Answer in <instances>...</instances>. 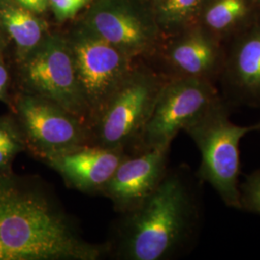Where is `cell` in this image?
I'll return each instance as SVG.
<instances>
[{
	"instance_id": "obj_1",
	"label": "cell",
	"mask_w": 260,
	"mask_h": 260,
	"mask_svg": "<svg viewBox=\"0 0 260 260\" xmlns=\"http://www.w3.org/2000/svg\"><path fill=\"white\" fill-rule=\"evenodd\" d=\"M106 244L84 238L42 178L0 177V260H99Z\"/></svg>"
},
{
	"instance_id": "obj_2",
	"label": "cell",
	"mask_w": 260,
	"mask_h": 260,
	"mask_svg": "<svg viewBox=\"0 0 260 260\" xmlns=\"http://www.w3.org/2000/svg\"><path fill=\"white\" fill-rule=\"evenodd\" d=\"M199 188L183 168L168 170L139 205L121 213L108 255L121 260H167L192 248L203 218Z\"/></svg>"
},
{
	"instance_id": "obj_3",
	"label": "cell",
	"mask_w": 260,
	"mask_h": 260,
	"mask_svg": "<svg viewBox=\"0 0 260 260\" xmlns=\"http://www.w3.org/2000/svg\"><path fill=\"white\" fill-rule=\"evenodd\" d=\"M230 107L221 95L183 131L193 140L201 153L196 177L211 186L228 207L240 210L239 146L243 137L260 130V122L238 125L231 120Z\"/></svg>"
},
{
	"instance_id": "obj_4",
	"label": "cell",
	"mask_w": 260,
	"mask_h": 260,
	"mask_svg": "<svg viewBox=\"0 0 260 260\" xmlns=\"http://www.w3.org/2000/svg\"><path fill=\"white\" fill-rule=\"evenodd\" d=\"M165 80L146 69L133 68L89 124L90 145L134 153Z\"/></svg>"
},
{
	"instance_id": "obj_5",
	"label": "cell",
	"mask_w": 260,
	"mask_h": 260,
	"mask_svg": "<svg viewBox=\"0 0 260 260\" xmlns=\"http://www.w3.org/2000/svg\"><path fill=\"white\" fill-rule=\"evenodd\" d=\"M19 90L63 107L87 126L90 113L75 72L68 38L48 34L17 63Z\"/></svg>"
},
{
	"instance_id": "obj_6",
	"label": "cell",
	"mask_w": 260,
	"mask_h": 260,
	"mask_svg": "<svg viewBox=\"0 0 260 260\" xmlns=\"http://www.w3.org/2000/svg\"><path fill=\"white\" fill-rule=\"evenodd\" d=\"M9 110L19 123L26 151L42 162L90 145L87 124L48 100L18 91Z\"/></svg>"
},
{
	"instance_id": "obj_7",
	"label": "cell",
	"mask_w": 260,
	"mask_h": 260,
	"mask_svg": "<svg viewBox=\"0 0 260 260\" xmlns=\"http://www.w3.org/2000/svg\"><path fill=\"white\" fill-rule=\"evenodd\" d=\"M67 38L89 108L90 124L132 72L133 59L84 25Z\"/></svg>"
},
{
	"instance_id": "obj_8",
	"label": "cell",
	"mask_w": 260,
	"mask_h": 260,
	"mask_svg": "<svg viewBox=\"0 0 260 260\" xmlns=\"http://www.w3.org/2000/svg\"><path fill=\"white\" fill-rule=\"evenodd\" d=\"M220 96L214 82L208 80L191 77L166 79L134 153L171 147L177 134Z\"/></svg>"
},
{
	"instance_id": "obj_9",
	"label": "cell",
	"mask_w": 260,
	"mask_h": 260,
	"mask_svg": "<svg viewBox=\"0 0 260 260\" xmlns=\"http://www.w3.org/2000/svg\"><path fill=\"white\" fill-rule=\"evenodd\" d=\"M83 25L132 59L151 52L157 44L155 16L137 0H95Z\"/></svg>"
},
{
	"instance_id": "obj_10",
	"label": "cell",
	"mask_w": 260,
	"mask_h": 260,
	"mask_svg": "<svg viewBox=\"0 0 260 260\" xmlns=\"http://www.w3.org/2000/svg\"><path fill=\"white\" fill-rule=\"evenodd\" d=\"M171 147H160L128 154L116 169L101 195L116 211L127 212L139 205L167 174Z\"/></svg>"
},
{
	"instance_id": "obj_11",
	"label": "cell",
	"mask_w": 260,
	"mask_h": 260,
	"mask_svg": "<svg viewBox=\"0 0 260 260\" xmlns=\"http://www.w3.org/2000/svg\"><path fill=\"white\" fill-rule=\"evenodd\" d=\"M230 105L260 107V23L238 32L224 49L220 75Z\"/></svg>"
},
{
	"instance_id": "obj_12",
	"label": "cell",
	"mask_w": 260,
	"mask_h": 260,
	"mask_svg": "<svg viewBox=\"0 0 260 260\" xmlns=\"http://www.w3.org/2000/svg\"><path fill=\"white\" fill-rule=\"evenodd\" d=\"M129 153L121 149L87 145L53 157L44 163L54 170L67 185L86 194H100L116 169Z\"/></svg>"
},
{
	"instance_id": "obj_13",
	"label": "cell",
	"mask_w": 260,
	"mask_h": 260,
	"mask_svg": "<svg viewBox=\"0 0 260 260\" xmlns=\"http://www.w3.org/2000/svg\"><path fill=\"white\" fill-rule=\"evenodd\" d=\"M164 59L173 76L205 79L214 82L223 69L224 48L221 42L205 28L192 26L172 42L164 52Z\"/></svg>"
},
{
	"instance_id": "obj_14",
	"label": "cell",
	"mask_w": 260,
	"mask_h": 260,
	"mask_svg": "<svg viewBox=\"0 0 260 260\" xmlns=\"http://www.w3.org/2000/svg\"><path fill=\"white\" fill-rule=\"evenodd\" d=\"M0 27L15 45L16 63L37 47L47 34L46 25L35 13L16 0H0Z\"/></svg>"
},
{
	"instance_id": "obj_15",
	"label": "cell",
	"mask_w": 260,
	"mask_h": 260,
	"mask_svg": "<svg viewBox=\"0 0 260 260\" xmlns=\"http://www.w3.org/2000/svg\"><path fill=\"white\" fill-rule=\"evenodd\" d=\"M251 0H205L199 18L203 25L220 42L250 16Z\"/></svg>"
},
{
	"instance_id": "obj_16",
	"label": "cell",
	"mask_w": 260,
	"mask_h": 260,
	"mask_svg": "<svg viewBox=\"0 0 260 260\" xmlns=\"http://www.w3.org/2000/svg\"><path fill=\"white\" fill-rule=\"evenodd\" d=\"M205 0H159L155 19L159 29L177 31L190 28V23L199 19Z\"/></svg>"
},
{
	"instance_id": "obj_17",
	"label": "cell",
	"mask_w": 260,
	"mask_h": 260,
	"mask_svg": "<svg viewBox=\"0 0 260 260\" xmlns=\"http://www.w3.org/2000/svg\"><path fill=\"white\" fill-rule=\"evenodd\" d=\"M240 210L260 216V169L239 184Z\"/></svg>"
},
{
	"instance_id": "obj_18",
	"label": "cell",
	"mask_w": 260,
	"mask_h": 260,
	"mask_svg": "<svg viewBox=\"0 0 260 260\" xmlns=\"http://www.w3.org/2000/svg\"><path fill=\"white\" fill-rule=\"evenodd\" d=\"M91 0H48V5L51 7L59 20H67L74 18L75 15L83 9Z\"/></svg>"
},
{
	"instance_id": "obj_19",
	"label": "cell",
	"mask_w": 260,
	"mask_h": 260,
	"mask_svg": "<svg viewBox=\"0 0 260 260\" xmlns=\"http://www.w3.org/2000/svg\"><path fill=\"white\" fill-rule=\"evenodd\" d=\"M10 142H24V139L18 121L9 112L0 115V145Z\"/></svg>"
},
{
	"instance_id": "obj_20",
	"label": "cell",
	"mask_w": 260,
	"mask_h": 260,
	"mask_svg": "<svg viewBox=\"0 0 260 260\" xmlns=\"http://www.w3.org/2000/svg\"><path fill=\"white\" fill-rule=\"evenodd\" d=\"M12 76L10 69L3 55H0V102L6 104L8 108H11L15 95L17 93L11 91Z\"/></svg>"
},
{
	"instance_id": "obj_21",
	"label": "cell",
	"mask_w": 260,
	"mask_h": 260,
	"mask_svg": "<svg viewBox=\"0 0 260 260\" xmlns=\"http://www.w3.org/2000/svg\"><path fill=\"white\" fill-rule=\"evenodd\" d=\"M21 6L34 12L35 14L43 13L47 10L48 0H16Z\"/></svg>"
},
{
	"instance_id": "obj_22",
	"label": "cell",
	"mask_w": 260,
	"mask_h": 260,
	"mask_svg": "<svg viewBox=\"0 0 260 260\" xmlns=\"http://www.w3.org/2000/svg\"><path fill=\"white\" fill-rule=\"evenodd\" d=\"M4 47V42H3V39L1 37V34H0V55H2V49Z\"/></svg>"
},
{
	"instance_id": "obj_23",
	"label": "cell",
	"mask_w": 260,
	"mask_h": 260,
	"mask_svg": "<svg viewBox=\"0 0 260 260\" xmlns=\"http://www.w3.org/2000/svg\"><path fill=\"white\" fill-rule=\"evenodd\" d=\"M154 1H155V2H156V3H157L158 1H159V0H154Z\"/></svg>"
},
{
	"instance_id": "obj_24",
	"label": "cell",
	"mask_w": 260,
	"mask_h": 260,
	"mask_svg": "<svg viewBox=\"0 0 260 260\" xmlns=\"http://www.w3.org/2000/svg\"><path fill=\"white\" fill-rule=\"evenodd\" d=\"M259 2H260V0H259Z\"/></svg>"
}]
</instances>
